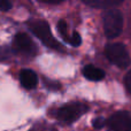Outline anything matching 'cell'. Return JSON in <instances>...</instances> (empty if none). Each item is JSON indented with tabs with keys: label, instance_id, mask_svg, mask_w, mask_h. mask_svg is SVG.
<instances>
[{
	"label": "cell",
	"instance_id": "obj_12",
	"mask_svg": "<svg viewBox=\"0 0 131 131\" xmlns=\"http://www.w3.org/2000/svg\"><path fill=\"white\" fill-rule=\"evenodd\" d=\"M29 131H52V128L47 127L44 123H38V124H35Z\"/></svg>",
	"mask_w": 131,
	"mask_h": 131
},
{
	"label": "cell",
	"instance_id": "obj_8",
	"mask_svg": "<svg viewBox=\"0 0 131 131\" xmlns=\"http://www.w3.org/2000/svg\"><path fill=\"white\" fill-rule=\"evenodd\" d=\"M83 75L89 81L97 82V81H101L105 77V71L102 69H100V68H97L92 64H89L83 68Z\"/></svg>",
	"mask_w": 131,
	"mask_h": 131
},
{
	"label": "cell",
	"instance_id": "obj_16",
	"mask_svg": "<svg viewBox=\"0 0 131 131\" xmlns=\"http://www.w3.org/2000/svg\"><path fill=\"white\" fill-rule=\"evenodd\" d=\"M43 2H46V4H53V5H55V4H61V2H63L64 0H41Z\"/></svg>",
	"mask_w": 131,
	"mask_h": 131
},
{
	"label": "cell",
	"instance_id": "obj_6",
	"mask_svg": "<svg viewBox=\"0 0 131 131\" xmlns=\"http://www.w3.org/2000/svg\"><path fill=\"white\" fill-rule=\"evenodd\" d=\"M14 48L18 52L25 53V54H34L36 52L35 43L27 34H23V32H20L15 36V38H14Z\"/></svg>",
	"mask_w": 131,
	"mask_h": 131
},
{
	"label": "cell",
	"instance_id": "obj_11",
	"mask_svg": "<svg viewBox=\"0 0 131 131\" xmlns=\"http://www.w3.org/2000/svg\"><path fill=\"white\" fill-rule=\"evenodd\" d=\"M69 43L71 44L72 46H79L82 43V39H81V36H79L78 32L74 31L72 32V36L69 38Z\"/></svg>",
	"mask_w": 131,
	"mask_h": 131
},
{
	"label": "cell",
	"instance_id": "obj_2",
	"mask_svg": "<svg viewBox=\"0 0 131 131\" xmlns=\"http://www.w3.org/2000/svg\"><path fill=\"white\" fill-rule=\"evenodd\" d=\"M105 53H106L107 59L112 63H114L120 68H127L131 63L129 53H128L125 46L121 43L108 44L106 46Z\"/></svg>",
	"mask_w": 131,
	"mask_h": 131
},
{
	"label": "cell",
	"instance_id": "obj_17",
	"mask_svg": "<svg viewBox=\"0 0 131 131\" xmlns=\"http://www.w3.org/2000/svg\"><path fill=\"white\" fill-rule=\"evenodd\" d=\"M129 131H131V124H130V129H129Z\"/></svg>",
	"mask_w": 131,
	"mask_h": 131
},
{
	"label": "cell",
	"instance_id": "obj_4",
	"mask_svg": "<svg viewBox=\"0 0 131 131\" xmlns=\"http://www.w3.org/2000/svg\"><path fill=\"white\" fill-rule=\"evenodd\" d=\"M88 111V107L83 104L79 102H75V104L66 105V106L59 108L55 112V117L62 123L66 124H70V123L75 122L77 118H79L85 112Z\"/></svg>",
	"mask_w": 131,
	"mask_h": 131
},
{
	"label": "cell",
	"instance_id": "obj_9",
	"mask_svg": "<svg viewBox=\"0 0 131 131\" xmlns=\"http://www.w3.org/2000/svg\"><path fill=\"white\" fill-rule=\"evenodd\" d=\"M85 5L94 8H102V9H107V8H113V7L120 5L123 0H82Z\"/></svg>",
	"mask_w": 131,
	"mask_h": 131
},
{
	"label": "cell",
	"instance_id": "obj_13",
	"mask_svg": "<svg viewBox=\"0 0 131 131\" xmlns=\"http://www.w3.org/2000/svg\"><path fill=\"white\" fill-rule=\"evenodd\" d=\"M106 125V120L104 117H97L93 120V127L95 129H101Z\"/></svg>",
	"mask_w": 131,
	"mask_h": 131
},
{
	"label": "cell",
	"instance_id": "obj_7",
	"mask_svg": "<svg viewBox=\"0 0 131 131\" xmlns=\"http://www.w3.org/2000/svg\"><path fill=\"white\" fill-rule=\"evenodd\" d=\"M20 82L22 86L27 90H32L38 84V77L36 72L30 69H23L20 72Z\"/></svg>",
	"mask_w": 131,
	"mask_h": 131
},
{
	"label": "cell",
	"instance_id": "obj_10",
	"mask_svg": "<svg viewBox=\"0 0 131 131\" xmlns=\"http://www.w3.org/2000/svg\"><path fill=\"white\" fill-rule=\"evenodd\" d=\"M58 30H59L60 35L63 37L66 40L69 41V37H68V35H67V23H66V21L61 20L59 23H58Z\"/></svg>",
	"mask_w": 131,
	"mask_h": 131
},
{
	"label": "cell",
	"instance_id": "obj_5",
	"mask_svg": "<svg viewBox=\"0 0 131 131\" xmlns=\"http://www.w3.org/2000/svg\"><path fill=\"white\" fill-rule=\"evenodd\" d=\"M109 131H129L131 117L127 112H117L106 121Z\"/></svg>",
	"mask_w": 131,
	"mask_h": 131
},
{
	"label": "cell",
	"instance_id": "obj_15",
	"mask_svg": "<svg viewBox=\"0 0 131 131\" xmlns=\"http://www.w3.org/2000/svg\"><path fill=\"white\" fill-rule=\"evenodd\" d=\"M124 84H125V88H127V91L131 94V70L127 74V76H125Z\"/></svg>",
	"mask_w": 131,
	"mask_h": 131
},
{
	"label": "cell",
	"instance_id": "obj_14",
	"mask_svg": "<svg viewBox=\"0 0 131 131\" xmlns=\"http://www.w3.org/2000/svg\"><path fill=\"white\" fill-rule=\"evenodd\" d=\"M12 8L10 0H0V10H9Z\"/></svg>",
	"mask_w": 131,
	"mask_h": 131
},
{
	"label": "cell",
	"instance_id": "obj_3",
	"mask_svg": "<svg viewBox=\"0 0 131 131\" xmlns=\"http://www.w3.org/2000/svg\"><path fill=\"white\" fill-rule=\"evenodd\" d=\"M123 15L120 10H109L104 16V29L107 38H116L123 30Z\"/></svg>",
	"mask_w": 131,
	"mask_h": 131
},
{
	"label": "cell",
	"instance_id": "obj_1",
	"mask_svg": "<svg viewBox=\"0 0 131 131\" xmlns=\"http://www.w3.org/2000/svg\"><path fill=\"white\" fill-rule=\"evenodd\" d=\"M30 29L35 34V36L37 38H39V40H41V43L44 45H46L47 47L53 48L57 51H62V46L57 39L53 37L52 32H51L50 25L47 24V22L45 21H36L32 22L30 24Z\"/></svg>",
	"mask_w": 131,
	"mask_h": 131
}]
</instances>
